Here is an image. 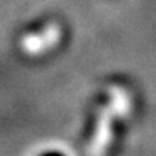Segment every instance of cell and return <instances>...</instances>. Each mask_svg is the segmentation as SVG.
I'll return each mask as SVG.
<instances>
[{"mask_svg":"<svg viewBox=\"0 0 156 156\" xmlns=\"http://www.w3.org/2000/svg\"><path fill=\"white\" fill-rule=\"evenodd\" d=\"M40 156H64V153H59V152H46V153H41Z\"/></svg>","mask_w":156,"mask_h":156,"instance_id":"obj_1","label":"cell"}]
</instances>
